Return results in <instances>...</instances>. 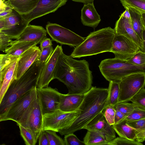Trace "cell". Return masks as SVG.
I'll use <instances>...</instances> for the list:
<instances>
[{"label": "cell", "instance_id": "6da1fadb", "mask_svg": "<svg viewBox=\"0 0 145 145\" xmlns=\"http://www.w3.org/2000/svg\"><path fill=\"white\" fill-rule=\"evenodd\" d=\"M54 78L63 83L68 94H84L92 87V72L85 59L78 60L62 52L54 73Z\"/></svg>", "mask_w": 145, "mask_h": 145}, {"label": "cell", "instance_id": "7a4b0ae2", "mask_svg": "<svg viewBox=\"0 0 145 145\" xmlns=\"http://www.w3.org/2000/svg\"><path fill=\"white\" fill-rule=\"evenodd\" d=\"M83 100L78 108L80 113L69 126L60 130L58 132L65 135L83 129L107 105L108 88L92 87L84 93Z\"/></svg>", "mask_w": 145, "mask_h": 145}, {"label": "cell", "instance_id": "3957f363", "mask_svg": "<svg viewBox=\"0 0 145 145\" xmlns=\"http://www.w3.org/2000/svg\"><path fill=\"white\" fill-rule=\"evenodd\" d=\"M41 67L38 60L34 62L19 78L13 81L0 104V118L17 100L37 87Z\"/></svg>", "mask_w": 145, "mask_h": 145}, {"label": "cell", "instance_id": "277c9868", "mask_svg": "<svg viewBox=\"0 0 145 145\" xmlns=\"http://www.w3.org/2000/svg\"><path fill=\"white\" fill-rule=\"evenodd\" d=\"M115 34L110 27L91 32L80 45L76 47L70 56L73 58L91 56L110 52Z\"/></svg>", "mask_w": 145, "mask_h": 145}, {"label": "cell", "instance_id": "5b68a950", "mask_svg": "<svg viewBox=\"0 0 145 145\" xmlns=\"http://www.w3.org/2000/svg\"><path fill=\"white\" fill-rule=\"evenodd\" d=\"M99 67L102 75L109 82H119L124 77L130 74L145 73V65H134L127 60L115 58L102 61Z\"/></svg>", "mask_w": 145, "mask_h": 145}, {"label": "cell", "instance_id": "8992f818", "mask_svg": "<svg viewBox=\"0 0 145 145\" xmlns=\"http://www.w3.org/2000/svg\"><path fill=\"white\" fill-rule=\"evenodd\" d=\"M78 109L70 112H65L59 109L43 115L42 130L59 131L70 125L80 113Z\"/></svg>", "mask_w": 145, "mask_h": 145}, {"label": "cell", "instance_id": "52a82bcc", "mask_svg": "<svg viewBox=\"0 0 145 145\" xmlns=\"http://www.w3.org/2000/svg\"><path fill=\"white\" fill-rule=\"evenodd\" d=\"M119 83L118 102L129 101L140 89L145 87V73L130 74L123 78Z\"/></svg>", "mask_w": 145, "mask_h": 145}, {"label": "cell", "instance_id": "ba28073f", "mask_svg": "<svg viewBox=\"0 0 145 145\" xmlns=\"http://www.w3.org/2000/svg\"><path fill=\"white\" fill-rule=\"evenodd\" d=\"M46 28L52 40L61 44L76 47L85 38L56 24L48 22Z\"/></svg>", "mask_w": 145, "mask_h": 145}, {"label": "cell", "instance_id": "9c48e42d", "mask_svg": "<svg viewBox=\"0 0 145 145\" xmlns=\"http://www.w3.org/2000/svg\"><path fill=\"white\" fill-rule=\"evenodd\" d=\"M42 118L43 115L40 102L37 96L25 111L17 124L31 129L39 136L42 130Z\"/></svg>", "mask_w": 145, "mask_h": 145}, {"label": "cell", "instance_id": "30bf717a", "mask_svg": "<svg viewBox=\"0 0 145 145\" xmlns=\"http://www.w3.org/2000/svg\"><path fill=\"white\" fill-rule=\"evenodd\" d=\"M37 96L36 87L24 95L13 103L0 118V122L10 120L17 123Z\"/></svg>", "mask_w": 145, "mask_h": 145}, {"label": "cell", "instance_id": "8fae6325", "mask_svg": "<svg viewBox=\"0 0 145 145\" xmlns=\"http://www.w3.org/2000/svg\"><path fill=\"white\" fill-rule=\"evenodd\" d=\"M37 96L43 115L59 109L62 94L50 87H37Z\"/></svg>", "mask_w": 145, "mask_h": 145}, {"label": "cell", "instance_id": "7c38bea8", "mask_svg": "<svg viewBox=\"0 0 145 145\" xmlns=\"http://www.w3.org/2000/svg\"><path fill=\"white\" fill-rule=\"evenodd\" d=\"M140 50L139 47L129 39L115 34L110 51L114 54V58L127 60Z\"/></svg>", "mask_w": 145, "mask_h": 145}, {"label": "cell", "instance_id": "4fadbf2b", "mask_svg": "<svg viewBox=\"0 0 145 145\" xmlns=\"http://www.w3.org/2000/svg\"><path fill=\"white\" fill-rule=\"evenodd\" d=\"M120 16L116 22L114 28L115 34L123 35L135 43L140 50L145 52V45L138 38L132 27L128 8Z\"/></svg>", "mask_w": 145, "mask_h": 145}, {"label": "cell", "instance_id": "5bb4252c", "mask_svg": "<svg viewBox=\"0 0 145 145\" xmlns=\"http://www.w3.org/2000/svg\"><path fill=\"white\" fill-rule=\"evenodd\" d=\"M63 51L61 46L57 45L51 56L41 68L38 78L37 87H46L50 82L54 79V73L59 57Z\"/></svg>", "mask_w": 145, "mask_h": 145}, {"label": "cell", "instance_id": "9a60e30c", "mask_svg": "<svg viewBox=\"0 0 145 145\" xmlns=\"http://www.w3.org/2000/svg\"><path fill=\"white\" fill-rule=\"evenodd\" d=\"M5 25L1 32L11 39H16L29 24L22 14L13 9L11 13L5 17Z\"/></svg>", "mask_w": 145, "mask_h": 145}, {"label": "cell", "instance_id": "2e32d148", "mask_svg": "<svg viewBox=\"0 0 145 145\" xmlns=\"http://www.w3.org/2000/svg\"><path fill=\"white\" fill-rule=\"evenodd\" d=\"M68 0H39L35 8L27 14L22 15L29 23L33 20L51 13L65 5Z\"/></svg>", "mask_w": 145, "mask_h": 145}, {"label": "cell", "instance_id": "e0dca14e", "mask_svg": "<svg viewBox=\"0 0 145 145\" xmlns=\"http://www.w3.org/2000/svg\"><path fill=\"white\" fill-rule=\"evenodd\" d=\"M83 129L100 133L109 142L116 138L115 132L112 125L107 122L102 112L96 116Z\"/></svg>", "mask_w": 145, "mask_h": 145}, {"label": "cell", "instance_id": "ac0fdd59", "mask_svg": "<svg viewBox=\"0 0 145 145\" xmlns=\"http://www.w3.org/2000/svg\"><path fill=\"white\" fill-rule=\"evenodd\" d=\"M41 50L36 45L33 46L19 56L15 79L19 78L32 65L38 60Z\"/></svg>", "mask_w": 145, "mask_h": 145}, {"label": "cell", "instance_id": "d6986e66", "mask_svg": "<svg viewBox=\"0 0 145 145\" xmlns=\"http://www.w3.org/2000/svg\"><path fill=\"white\" fill-rule=\"evenodd\" d=\"M46 29L42 27L29 24L16 40L20 41L33 42L38 44L46 37Z\"/></svg>", "mask_w": 145, "mask_h": 145}, {"label": "cell", "instance_id": "ffe728a7", "mask_svg": "<svg viewBox=\"0 0 145 145\" xmlns=\"http://www.w3.org/2000/svg\"><path fill=\"white\" fill-rule=\"evenodd\" d=\"M81 19L82 23L85 26L94 29L98 26L101 19L93 3L84 4L81 10Z\"/></svg>", "mask_w": 145, "mask_h": 145}, {"label": "cell", "instance_id": "44dd1931", "mask_svg": "<svg viewBox=\"0 0 145 145\" xmlns=\"http://www.w3.org/2000/svg\"><path fill=\"white\" fill-rule=\"evenodd\" d=\"M84 97V94H62L59 109L65 112H70L76 110L82 103Z\"/></svg>", "mask_w": 145, "mask_h": 145}, {"label": "cell", "instance_id": "7402d4cb", "mask_svg": "<svg viewBox=\"0 0 145 145\" xmlns=\"http://www.w3.org/2000/svg\"><path fill=\"white\" fill-rule=\"evenodd\" d=\"M19 58V57H15L8 66L0 91V104L10 86L13 81L15 79Z\"/></svg>", "mask_w": 145, "mask_h": 145}, {"label": "cell", "instance_id": "603a6c76", "mask_svg": "<svg viewBox=\"0 0 145 145\" xmlns=\"http://www.w3.org/2000/svg\"><path fill=\"white\" fill-rule=\"evenodd\" d=\"M133 28L139 39L145 45V27L141 20V13L131 7H128Z\"/></svg>", "mask_w": 145, "mask_h": 145}, {"label": "cell", "instance_id": "cb8c5ba5", "mask_svg": "<svg viewBox=\"0 0 145 145\" xmlns=\"http://www.w3.org/2000/svg\"><path fill=\"white\" fill-rule=\"evenodd\" d=\"M39 0H8L7 5L22 15L27 14L36 7Z\"/></svg>", "mask_w": 145, "mask_h": 145}, {"label": "cell", "instance_id": "d4e9b609", "mask_svg": "<svg viewBox=\"0 0 145 145\" xmlns=\"http://www.w3.org/2000/svg\"><path fill=\"white\" fill-rule=\"evenodd\" d=\"M37 44L34 42L12 40L10 46L5 50V52L11 56L19 57L24 52Z\"/></svg>", "mask_w": 145, "mask_h": 145}, {"label": "cell", "instance_id": "484cf974", "mask_svg": "<svg viewBox=\"0 0 145 145\" xmlns=\"http://www.w3.org/2000/svg\"><path fill=\"white\" fill-rule=\"evenodd\" d=\"M125 118L118 123L112 125L113 129L119 137L132 140H136L135 132L126 123Z\"/></svg>", "mask_w": 145, "mask_h": 145}, {"label": "cell", "instance_id": "4316f807", "mask_svg": "<svg viewBox=\"0 0 145 145\" xmlns=\"http://www.w3.org/2000/svg\"><path fill=\"white\" fill-rule=\"evenodd\" d=\"M85 145H106L109 142L100 133L88 130L83 139Z\"/></svg>", "mask_w": 145, "mask_h": 145}, {"label": "cell", "instance_id": "83f0119b", "mask_svg": "<svg viewBox=\"0 0 145 145\" xmlns=\"http://www.w3.org/2000/svg\"><path fill=\"white\" fill-rule=\"evenodd\" d=\"M127 124L135 132L136 139L139 141L145 138V118L138 120L126 122Z\"/></svg>", "mask_w": 145, "mask_h": 145}, {"label": "cell", "instance_id": "f1b7e54d", "mask_svg": "<svg viewBox=\"0 0 145 145\" xmlns=\"http://www.w3.org/2000/svg\"><path fill=\"white\" fill-rule=\"evenodd\" d=\"M19 126L21 136L26 145H35L36 144L38 136L32 130L17 124Z\"/></svg>", "mask_w": 145, "mask_h": 145}, {"label": "cell", "instance_id": "f546056e", "mask_svg": "<svg viewBox=\"0 0 145 145\" xmlns=\"http://www.w3.org/2000/svg\"><path fill=\"white\" fill-rule=\"evenodd\" d=\"M108 89V95L107 105L114 106L118 103L120 89L119 82L110 81L109 82Z\"/></svg>", "mask_w": 145, "mask_h": 145}, {"label": "cell", "instance_id": "4dcf8cb0", "mask_svg": "<svg viewBox=\"0 0 145 145\" xmlns=\"http://www.w3.org/2000/svg\"><path fill=\"white\" fill-rule=\"evenodd\" d=\"M145 89L144 87L140 89L130 101L135 107L145 110Z\"/></svg>", "mask_w": 145, "mask_h": 145}, {"label": "cell", "instance_id": "1f68e13d", "mask_svg": "<svg viewBox=\"0 0 145 145\" xmlns=\"http://www.w3.org/2000/svg\"><path fill=\"white\" fill-rule=\"evenodd\" d=\"M125 8H133L141 13H145V0H120Z\"/></svg>", "mask_w": 145, "mask_h": 145}, {"label": "cell", "instance_id": "d6a6232c", "mask_svg": "<svg viewBox=\"0 0 145 145\" xmlns=\"http://www.w3.org/2000/svg\"><path fill=\"white\" fill-rule=\"evenodd\" d=\"M114 106L125 115L126 117L131 114L135 108L132 103L126 102H118Z\"/></svg>", "mask_w": 145, "mask_h": 145}, {"label": "cell", "instance_id": "836d02e7", "mask_svg": "<svg viewBox=\"0 0 145 145\" xmlns=\"http://www.w3.org/2000/svg\"><path fill=\"white\" fill-rule=\"evenodd\" d=\"M115 112L114 106L110 105H107L102 112L106 121L111 125L114 124Z\"/></svg>", "mask_w": 145, "mask_h": 145}, {"label": "cell", "instance_id": "e575fe53", "mask_svg": "<svg viewBox=\"0 0 145 145\" xmlns=\"http://www.w3.org/2000/svg\"><path fill=\"white\" fill-rule=\"evenodd\" d=\"M45 131L49 145H65L63 140L56 134V132L50 130Z\"/></svg>", "mask_w": 145, "mask_h": 145}, {"label": "cell", "instance_id": "d590c367", "mask_svg": "<svg viewBox=\"0 0 145 145\" xmlns=\"http://www.w3.org/2000/svg\"><path fill=\"white\" fill-rule=\"evenodd\" d=\"M143 145V144L136 140H132L120 137L116 138L108 144V145Z\"/></svg>", "mask_w": 145, "mask_h": 145}, {"label": "cell", "instance_id": "8d00e7d4", "mask_svg": "<svg viewBox=\"0 0 145 145\" xmlns=\"http://www.w3.org/2000/svg\"><path fill=\"white\" fill-rule=\"evenodd\" d=\"M127 61L129 63L134 65H145V52L140 50Z\"/></svg>", "mask_w": 145, "mask_h": 145}, {"label": "cell", "instance_id": "74e56055", "mask_svg": "<svg viewBox=\"0 0 145 145\" xmlns=\"http://www.w3.org/2000/svg\"><path fill=\"white\" fill-rule=\"evenodd\" d=\"M145 118V110L135 107L132 113L125 119L128 121H135Z\"/></svg>", "mask_w": 145, "mask_h": 145}, {"label": "cell", "instance_id": "f35d334b", "mask_svg": "<svg viewBox=\"0 0 145 145\" xmlns=\"http://www.w3.org/2000/svg\"><path fill=\"white\" fill-rule=\"evenodd\" d=\"M54 50L52 46L41 49L39 60L40 64L42 66L48 60Z\"/></svg>", "mask_w": 145, "mask_h": 145}, {"label": "cell", "instance_id": "ab89813d", "mask_svg": "<svg viewBox=\"0 0 145 145\" xmlns=\"http://www.w3.org/2000/svg\"><path fill=\"white\" fill-rule=\"evenodd\" d=\"M63 140L65 145H85L84 142L80 140L73 133L65 135Z\"/></svg>", "mask_w": 145, "mask_h": 145}, {"label": "cell", "instance_id": "60d3db41", "mask_svg": "<svg viewBox=\"0 0 145 145\" xmlns=\"http://www.w3.org/2000/svg\"><path fill=\"white\" fill-rule=\"evenodd\" d=\"M12 40L8 35L0 32V51L5 52V50L10 46Z\"/></svg>", "mask_w": 145, "mask_h": 145}, {"label": "cell", "instance_id": "b9f144b4", "mask_svg": "<svg viewBox=\"0 0 145 145\" xmlns=\"http://www.w3.org/2000/svg\"><path fill=\"white\" fill-rule=\"evenodd\" d=\"M16 57H17L13 56L7 54H4L0 60V71L10 64Z\"/></svg>", "mask_w": 145, "mask_h": 145}, {"label": "cell", "instance_id": "7bdbcfd3", "mask_svg": "<svg viewBox=\"0 0 145 145\" xmlns=\"http://www.w3.org/2000/svg\"><path fill=\"white\" fill-rule=\"evenodd\" d=\"M39 145H49L48 137L45 130H42L38 138Z\"/></svg>", "mask_w": 145, "mask_h": 145}, {"label": "cell", "instance_id": "ee69618b", "mask_svg": "<svg viewBox=\"0 0 145 145\" xmlns=\"http://www.w3.org/2000/svg\"><path fill=\"white\" fill-rule=\"evenodd\" d=\"M115 109L116 112L114 117V124L118 123L126 117L125 115L117 109L115 108Z\"/></svg>", "mask_w": 145, "mask_h": 145}, {"label": "cell", "instance_id": "f6af8a7d", "mask_svg": "<svg viewBox=\"0 0 145 145\" xmlns=\"http://www.w3.org/2000/svg\"><path fill=\"white\" fill-rule=\"evenodd\" d=\"M41 49L52 46V41L49 38L46 37L40 42Z\"/></svg>", "mask_w": 145, "mask_h": 145}, {"label": "cell", "instance_id": "bcb514c9", "mask_svg": "<svg viewBox=\"0 0 145 145\" xmlns=\"http://www.w3.org/2000/svg\"><path fill=\"white\" fill-rule=\"evenodd\" d=\"M13 8L7 5L5 1L0 0V13H1L9 9Z\"/></svg>", "mask_w": 145, "mask_h": 145}, {"label": "cell", "instance_id": "7dc6e473", "mask_svg": "<svg viewBox=\"0 0 145 145\" xmlns=\"http://www.w3.org/2000/svg\"><path fill=\"white\" fill-rule=\"evenodd\" d=\"M8 65L2 71H0V91L2 85L4 76Z\"/></svg>", "mask_w": 145, "mask_h": 145}, {"label": "cell", "instance_id": "c3c4849f", "mask_svg": "<svg viewBox=\"0 0 145 145\" xmlns=\"http://www.w3.org/2000/svg\"><path fill=\"white\" fill-rule=\"evenodd\" d=\"M72 1L77 2L83 3L84 4L93 3L94 0H72Z\"/></svg>", "mask_w": 145, "mask_h": 145}, {"label": "cell", "instance_id": "681fc988", "mask_svg": "<svg viewBox=\"0 0 145 145\" xmlns=\"http://www.w3.org/2000/svg\"><path fill=\"white\" fill-rule=\"evenodd\" d=\"M5 17H0V32H1L4 28L5 23Z\"/></svg>", "mask_w": 145, "mask_h": 145}, {"label": "cell", "instance_id": "f907efd6", "mask_svg": "<svg viewBox=\"0 0 145 145\" xmlns=\"http://www.w3.org/2000/svg\"><path fill=\"white\" fill-rule=\"evenodd\" d=\"M141 20L143 24L145 27V13H141Z\"/></svg>", "mask_w": 145, "mask_h": 145}, {"label": "cell", "instance_id": "816d5d0a", "mask_svg": "<svg viewBox=\"0 0 145 145\" xmlns=\"http://www.w3.org/2000/svg\"><path fill=\"white\" fill-rule=\"evenodd\" d=\"M4 54H0V60L4 56Z\"/></svg>", "mask_w": 145, "mask_h": 145}, {"label": "cell", "instance_id": "f5cc1de1", "mask_svg": "<svg viewBox=\"0 0 145 145\" xmlns=\"http://www.w3.org/2000/svg\"><path fill=\"white\" fill-rule=\"evenodd\" d=\"M3 1H5L6 0H2Z\"/></svg>", "mask_w": 145, "mask_h": 145}]
</instances>
